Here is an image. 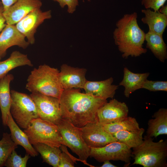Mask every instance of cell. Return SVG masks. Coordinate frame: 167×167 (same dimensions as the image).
Listing matches in <instances>:
<instances>
[{
    "label": "cell",
    "mask_w": 167,
    "mask_h": 167,
    "mask_svg": "<svg viewBox=\"0 0 167 167\" xmlns=\"http://www.w3.org/2000/svg\"><path fill=\"white\" fill-rule=\"evenodd\" d=\"M59 101L62 118L79 128L98 121V109L107 102L76 88L64 89Z\"/></svg>",
    "instance_id": "1"
},
{
    "label": "cell",
    "mask_w": 167,
    "mask_h": 167,
    "mask_svg": "<svg viewBox=\"0 0 167 167\" xmlns=\"http://www.w3.org/2000/svg\"><path fill=\"white\" fill-rule=\"evenodd\" d=\"M137 18L135 12L126 14L116 24L113 37L123 58L139 57L147 51L143 47L145 33L138 25Z\"/></svg>",
    "instance_id": "2"
},
{
    "label": "cell",
    "mask_w": 167,
    "mask_h": 167,
    "mask_svg": "<svg viewBox=\"0 0 167 167\" xmlns=\"http://www.w3.org/2000/svg\"><path fill=\"white\" fill-rule=\"evenodd\" d=\"M59 71L45 64L34 68L28 77L26 88L31 93H39L59 99L64 90L59 79Z\"/></svg>",
    "instance_id": "3"
},
{
    "label": "cell",
    "mask_w": 167,
    "mask_h": 167,
    "mask_svg": "<svg viewBox=\"0 0 167 167\" xmlns=\"http://www.w3.org/2000/svg\"><path fill=\"white\" fill-rule=\"evenodd\" d=\"M152 137L145 135L142 143L132 148L134 161L131 165L143 167H167V140L154 142Z\"/></svg>",
    "instance_id": "4"
},
{
    "label": "cell",
    "mask_w": 167,
    "mask_h": 167,
    "mask_svg": "<svg viewBox=\"0 0 167 167\" xmlns=\"http://www.w3.org/2000/svg\"><path fill=\"white\" fill-rule=\"evenodd\" d=\"M32 145L38 143L60 148L64 142L57 125L38 118L24 130Z\"/></svg>",
    "instance_id": "5"
},
{
    "label": "cell",
    "mask_w": 167,
    "mask_h": 167,
    "mask_svg": "<svg viewBox=\"0 0 167 167\" xmlns=\"http://www.w3.org/2000/svg\"><path fill=\"white\" fill-rule=\"evenodd\" d=\"M11 94V114L19 127L26 129L33 120L39 118L35 103L30 95L14 90Z\"/></svg>",
    "instance_id": "6"
},
{
    "label": "cell",
    "mask_w": 167,
    "mask_h": 167,
    "mask_svg": "<svg viewBox=\"0 0 167 167\" xmlns=\"http://www.w3.org/2000/svg\"><path fill=\"white\" fill-rule=\"evenodd\" d=\"M57 125L64 145L76 154L81 161H86L90 156V148L83 139L81 128L63 119Z\"/></svg>",
    "instance_id": "7"
},
{
    "label": "cell",
    "mask_w": 167,
    "mask_h": 167,
    "mask_svg": "<svg viewBox=\"0 0 167 167\" xmlns=\"http://www.w3.org/2000/svg\"><path fill=\"white\" fill-rule=\"evenodd\" d=\"M131 148L125 144L117 141L98 148H90V156L98 162L105 160L120 161L125 163L126 166L130 164L133 157Z\"/></svg>",
    "instance_id": "8"
},
{
    "label": "cell",
    "mask_w": 167,
    "mask_h": 167,
    "mask_svg": "<svg viewBox=\"0 0 167 167\" xmlns=\"http://www.w3.org/2000/svg\"><path fill=\"white\" fill-rule=\"evenodd\" d=\"M39 118L56 125L62 119L59 99L41 94L31 93Z\"/></svg>",
    "instance_id": "9"
},
{
    "label": "cell",
    "mask_w": 167,
    "mask_h": 167,
    "mask_svg": "<svg viewBox=\"0 0 167 167\" xmlns=\"http://www.w3.org/2000/svg\"><path fill=\"white\" fill-rule=\"evenodd\" d=\"M51 17V10L43 11L39 8L30 12L15 25L29 44L33 45L35 42L34 36L38 28L45 20Z\"/></svg>",
    "instance_id": "10"
},
{
    "label": "cell",
    "mask_w": 167,
    "mask_h": 167,
    "mask_svg": "<svg viewBox=\"0 0 167 167\" xmlns=\"http://www.w3.org/2000/svg\"><path fill=\"white\" fill-rule=\"evenodd\" d=\"M80 128L83 139L90 148L101 147L117 141L113 134L104 129L98 121L88 123Z\"/></svg>",
    "instance_id": "11"
},
{
    "label": "cell",
    "mask_w": 167,
    "mask_h": 167,
    "mask_svg": "<svg viewBox=\"0 0 167 167\" xmlns=\"http://www.w3.org/2000/svg\"><path fill=\"white\" fill-rule=\"evenodd\" d=\"M129 109L124 102L112 99L101 106L97 112L98 122L102 125L116 122L128 116Z\"/></svg>",
    "instance_id": "12"
},
{
    "label": "cell",
    "mask_w": 167,
    "mask_h": 167,
    "mask_svg": "<svg viewBox=\"0 0 167 167\" xmlns=\"http://www.w3.org/2000/svg\"><path fill=\"white\" fill-rule=\"evenodd\" d=\"M42 6L41 0H18L4 11L6 24L15 25L31 12L41 8Z\"/></svg>",
    "instance_id": "13"
},
{
    "label": "cell",
    "mask_w": 167,
    "mask_h": 167,
    "mask_svg": "<svg viewBox=\"0 0 167 167\" xmlns=\"http://www.w3.org/2000/svg\"><path fill=\"white\" fill-rule=\"evenodd\" d=\"M86 72L85 68L63 64L59 71L58 77L64 89L83 88L87 80L85 78Z\"/></svg>",
    "instance_id": "14"
},
{
    "label": "cell",
    "mask_w": 167,
    "mask_h": 167,
    "mask_svg": "<svg viewBox=\"0 0 167 167\" xmlns=\"http://www.w3.org/2000/svg\"><path fill=\"white\" fill-rule=\"evenodd\" d=\"M25 39L15 25L6 24L0 33V53H6L8 48L14 46L26 49L30 44Z\"/></svg>",
    "instance_id": "15"
},
{
    "label": "cell",
    "mask_w": 167,
    "mask_h": 167,
    "mask_svg": "<svg viewBox=\"0 0 167 167\" xmlns=\"http://www.w3.org/2000/svg\"><path fill=\"white\" fill-rule=\"evenodd\" d=\"M113 81L112 77L100 81L87 80L83 89L85 93L95 97L105 100L113 99L118 86L113 84Z\"/></svg>",
    "instance_id": "16"
},
{
    "label": "cell",
    "mask_w": 167,
    "mask_h": 167,
    "mask_svg": "<svg viewBox=\"0 0 167 167\" xmlns=\"http://www.w3.org/2000/svg\"><path fill=\"white\" fill-rule=\"evenodd\" d=\"M7 126L10 130L11 138L15 144L22 146L25 149L26 153L30 156L35 157L38 155V152L30 143L28 136L19 128L11 113L8 116Z\"/></svg>",
    "instance_id": "17"
},
{
    "label": "cell",
    "mask_w": 167,
    "mask_h": 167,
    "mask_svg": "<svg viewBox=\"0 0 167 167\" xmlns=\"http://www.w3.org/2000/svg\"><path fill=\"white\" fill-rule=\"evenodd\" d=\"M14 79L11 74H7L0 79V109L3 125L7 126V120L10 113L11 103L10 84Z\"/></svg>",
    "instance_id": "18"
},
{
    "label": "cell",
    "mask_w": 167,
    "mask_h": 167,
    "mask_svg": "<svg viewBox=\"0 0 167 167\" xmlns=\"http://www.w3.org/2000/svg\"><path fill=\"white\" fill-rule=\"evenodd\" d=\"M123 73V79L119 83V86H122L124 87V94L127 98L135 91L142 88L144 83L150 74L148 72L134 73L126 67L124 68Z\"/></svg>",
    "instance_id": "19"
},
{
    "label": "cell",
    "mask_w": 167,
    "mask_h": 167,
    "mask_svg": "<svg viewBox=\"0 0 167 167\" xmlns=\"http://www.w3.org/2000/svg\"><path fill=\"white\" fill-rule=\"evenodd\" d=\"M148 122L146 135L156 138L167 135V109L161 108L156 112Z\"/></svg>",
    "instance_id": "20"
},
{
    "label": "cell",
    "mask_w": 167,
    "mask_h": 167,
    "mask_svg": "<svg viewBox=\"0 0 167 167\" xmlns=\"http://www.w3.org/2000/svg\"><path fill=\"white\" fill-rule=\"evenodd\" d=\"M141 11L145 15V16L141 19V21L148 25V31L163 35L167 26V16L161 13L159 11H152L149 9L142 10Z\"/></svg>",
    "instance_id": "21"
},
{
    "label": "cell",
    "mask_w": 167,
    "mask_h": 167,
    "mask_svg": "<svg viewBox=\"0 0 167 167\" xmlns=\"http://www.w3.org/2000/svg\"><path fill=\"white\" fill-rule=\"evenodd\" d=\"M33 65L27 54L19 51H13L8 58L0 61V79L16 67L25 66H32Z\"/></svg>",
    "instance_id": "22"
},
{
    "label": "cell",
    "mask_w": 167,
    "mask_h": 167,
    "mask_svg": "<svg viewBox=\"0 0 167 167\" xmlns=\"http://www.w3.org/2000/svg\"><path fill=\"white\" fill-rule=\"evenodd\" d=\"M145 41L147 42V48L161 62H164L167 58V47L163 40V35L148 31L145 33Z\"/></svg>",
    "instance_id": "23"
},
{
    "label": "cell",
    "mask_w": 167,
    "mask_h": 167,
    "mask_svg": "<svg viewBox=\"0 0 167 167\" xmlns=\"http://www.w3.org/2000/svg\"><path fill=\"white\" fill-rule=\"evenodd\" d=\"M32 145L38 153L41 154L44 162L54 167H58L62 152L60 148L41 143Z\"/></svg>",
    "instance_id": "24"
},
{
    "label": "cell",
    "mask_w": 167,
    "mask_h": 167,
    "mask_svg": "<svg viewBox=\"0 0 167 167\" xmlns=\"http://www.w3.org/2000/svg\"><path fill=\"white\" fill-rule=\"evenodd\" d=\"M145 130L142 128L134 131H122L113 134L117 141L122 142L130 148L140 145L143 142V134Z\"/></svg>",
    "instance_id": "25"
},
{
    "label": "cell",
    "mask_w": 167,
    "mask_h": 167,
    "mask_svg": "<svg viewBox=\"0 0 167 167\" xmlns=\"http://www.w3.org/2000/svg\"><path fill=\"white\" fill-rule=\"evenodd\" d=\"M103 126L107 132L112 134L120 131H134L140 128L136 119L128 116L120 121L107 123Z\"/></svg>",
    "instance_id": "26"
},
{
    "label": "cell",
    "mask_w": 167,
    "mask_h": 167,
    "mask_svg": "<svg viewBox=\"0 0 167 167\" xmlns=\"http://www.w3.org/2000/svg\"><path fill=\"white\" fill-rule=\"evenodd\" d=\"M18 148L11 138L10 134L3 133L0 140V167L4 166L6 160L12 151Z\"/></svg>",
    "instance_id": "27"
},
{
    "label": "cell",
    "mask_w": 167,
    "mask_h": 167,
    "mask_svg": "<svg viewBox=\"0 0 167 167\" xmlns=\"http://www.w3.org/2000/svg\"><path fill=\"white\" fill-rule=\"evenodd\" d=\"M30 156L27 153L24 157L18 155L15 150H13L8 157L4 166L7 167H26Z\"/></svg>",
    "instance_id": "28"
},
{
    "label": "cell",
    "mask_w": 167,
    "mask_h": 167,
    "mask_svg": "<svg viewBox=\"0 0 167 167\" xmlns=\"http://www.w3.org/2000/svg\"><path fill=\"white\" fill-rule=\"evenodd\" d=\"M142 88L150 91H167V81H153L147 79L143 85Z\"/></svg>",
    "instance_id": "29"
},
{
    "label": "cell",
    "mask_w": 167,
    "mask_h": 167,
    "mask_svg": "<svg viewBox=\"0 0 167 167\" xmlns=\"http://www.w3.org/2000/svg\"><path fill=\"white\" fill-rule=\"evenodd\" d=\"M167 0H141V3L146 9H152L154 11H158Z\"/></svg>",
    "instance_id": "30"
},
{
    "label": "cell",
    "mask_w": 167,
    "mask_h": 167,
    "mask_svg": "<svg viewBox=\"0 0 167 167\" xmlns=\"http://www.w3.org/2000/svg\"><path fill=\"white\" fill-rule=\"evenodd\" d=\"M62 150L63 152H62L60 155L58 167H74L75 162L69 154L64 150L62 149Z\"/></svg>",
    "instance_id": "31"
},
{
    "label": "cell",
    "mask_w": 167,
    "mask_h": 167,
    "mask_svg": "<svg viewBox=\"0 0 167 167\" xmlns=\"http://www.w3.org/2000/svg\"><path fill=\"white\" fill-rule=\"evenodd\" d=\"M67 6V12L70 14L73 13L79 5L78 0H64Z\"/></svg>",
    "instance_id": "32"
},
{
    "label": "cell",
    "mask_w": 167,
    "mask_h": 167,
    "mask_svg": "<svg viewBox=\"0 0 167 167\" xmlns=\"http://www.w3.org/2000/svg\"><path fill=\"white\" fill-rule=\"evenodd\" d=\"M4 8L2 5L0 6V33L6 24L3 15Z\"/></svg>",
    "instance_id": "33"
},
{
    "label": "cell",
    "mask_w": 167,
    "mask_h": 167,
    "mask_svg": "<svg viewBox=\"0 0 167 167\" xmlns=\"http://www.w3.org/2000/svg\"><path fill=\"white\" fill-rule=\"evenodd\" d=\"M3 7L4 11L12 5L18 0H1Z\"/></svg>",
    "instance_id": "34"
},
{
    "label": "cell",
    "mask_w": 167,
    "mask_h": 167,
    "mask_svg": "<svg viewBox=\"0 0 167 167\" xmlns=\"http://www.w3.org/2000/svg\"><path fill=\"white\" fill-rule=\"evenodd\" d=\"M109 160H105L104 161V163L101 166V167H117V166L113 164Z\"/></svg>",
    "instance_id": "35"
},
{
    "label": "cell",
    "mask_w": 167,
    "mask_h": 167,
    "mask_svg": "<svg viewBox=\"0 0 167 167\" xmlns=\"http://www.w3.org/2000/svg\"><path fill=\"white\" fill-rule=\"evenodd\" d=\"M158 11L161 14L167 16V5H163L159 9Z\"/></svg>",
    "instance_id": "36"
},
{
    "label": "cell",
    "mask_w": 167,
    "mask_h": 167,
    "mask_svg": "<svg viewBox=\"0 0 167 167\" xmlns=\"http://www.w3.org/2000/svg\"><path fill=\"white\" fill-rule=\"evenodd\" d=\"M53 1L57 2L59 4V6L62 8H64L66 5L64 0H52Z\"/></svg>",
    "instance_id": "37"
},
{
    "label": "cell",
    "mask_w": 167,
    "mask_h": 167,
    "mask_svg": "<svg viewBox=\"0 0 167 167\" xmlns=\"http://www.w3.org/2000/svg\"><path fill=\"white\" fill-rule=\"evenodd\" d=\"M6 54V53H0V60L1 58L4 57Z\"/></svg>",
    "instance_id": "38"
},
{
    "label": "cell",
    "mask_w": 167,
    "mask_h": 167,
    "mask_svg": "<svg viewBox=\"0 0 167 167\" xmlns=\"http://www.w3.org/2000/svg\"><path fill=\"white\" fill-rule=\"evenodd\" d=\"M2 5V4L1 0H0V6Z\"/></svg>",
    "instance_id": "39"
},
{
    "label": "cell",
    "mask_w": 167,
    "mask_h": 167,
    "mask_svg": "<svg viewBox=\"0 0 167 167\" xmlns=\"http://www.w3.org/2000/svg\"><path fill=\"white\" fill-rule=\"evenodd\" d=\"M88 1H90V0H88Z\"/></svg>",
    "instance_id": "40"
}]
</instances>
